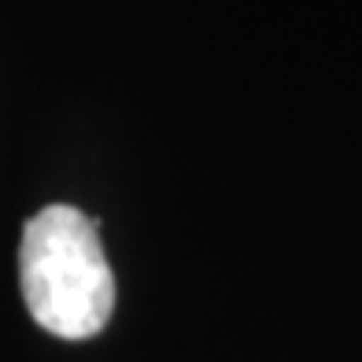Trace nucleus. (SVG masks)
I'll use <instances>...</instances> for the list:
<instances>
[{
	"mask_svg": "<svg viewBox=\"0 0 362 362\" xmlns=\"http://www.w3.org/2000/svg\"><path fill=\"white\" fill-rule=\"evenodd\" d=\"M19 285L26 310L45 333L89 340L115 310V274L100 233L78 207L52 204L23 226Z\"/></svg>",
	"mask_w": 362,
	"mask_h": 362,
	"instance_id": "f257e3e1",
	"label": "nucleus"
}]
</instances>
